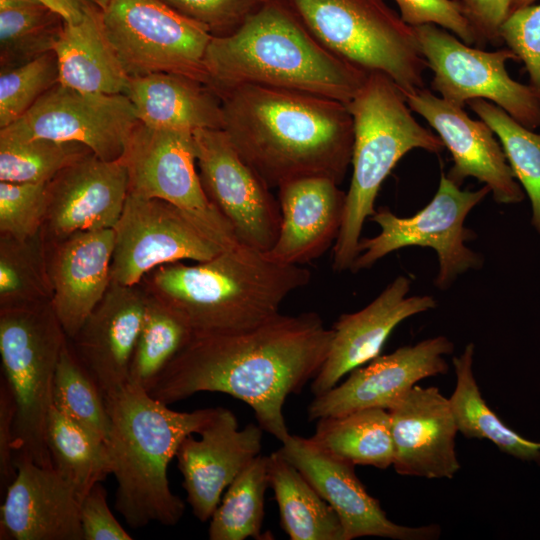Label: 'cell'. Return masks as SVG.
<instances>
[{"label": "cell", "instance_id": "cell-1", "mask_svg": "<svg viewBox=\"0 0 540 540\" xmlns=\"http://www.w3.org/2000/svg\"><path fill=\"white\" fill-rule=\"evenodd\" d=\"M332 336L315 312L279 313L250 330L192 336L148 393L167 405L199 392L231 395L282 443L290 435L285 401L318 374Z\"/></svg>", "mask_w": 540, "mask_h": 540}, {"label": "cell", "instance_id": "cell-2", "mask_svg": "<svg viewBox=\"0 0 540 540\" xmlns=\"http://www.w3.org/2000/svg\"><path fill=\"white\" fill-rule=\"evenodd\" d=\"M219 96L221 130L268 187L311 176L342 183L354 142L347 104L257 85L237 86Z\"/></svg>", "mask_w": 540, "mask_h": 540}, {"label": "cell", "instance_id": "cell-3", "mask_svg": "<svg viewBox=\"0 0 540 540\" xmlns=\"http://www.w3.org/2000/svg\"><path fill=\"white\" fill-rule=\"evenodd\" d=\"M204 65L217 94L241 85L298 91L348 104L369 73L306 29L284 0H265L236 31L213 37Z\"/></svg>", "mask_w": 540, "mask_h": 540}, {"label": "cell", "instance_id": "cell-4", "mask_svg": "<svg viewBox=\"0 0 540 540\" xmlns=\"http://www.w3.org/2000/svg\"><path fill=\"white\" fill-rule=\"evenodd\" d=\"M310 271L278 262L243 244L215 257L159 266L140 282L175 311L193 336L253 329L280 313L283 301L306 286Z\"/></svg>", "mask_w": 540, "mask_h": 540}, {"label": "cell", "instance_id": "cell-5", "mask_svg": "<svg viewBox=\"0 0 540 540\" xmlns=\"http://www.w3.org/2000/svg\"><path fill=\"white\" fill-rule=\"evenodd\" d=\"M110 416L107 447L117 482L115 509L133 529L177 524L184 502L169 486L167 468L182 441L199 433L219 407L178 412L129 382L105 399Z\"/></svg>", "mask_w": 540, "mask_h": 540}, {"label": "cell", "instance_id": "cell-6", "mask_svg": "<svg viewBox=\"0 0 540 540\" xmlns=\"http://www.w3.org/2000/svg\"><path fill=\"white\" fill-rule=\"evenodd\" d=\"M347 106L354 125L352 178L333 246L335 272L351 269L364 222L376 212L379 189L399 160L413 149L439 153L445 148L438 135L413 117L403 91L382 73H369Z\"/></svg>", "mask_w": 540, "mask_h": 540}, {"label": "cell", "instance_id": "cell-7", "mask_svg": "<svg viewBox=\"0 0 540 540\" xmlns=\"http://www.w3.org/2000/svg\"><path fill=\"white\" fill-rule=\"evenodd\" d=\"M327 50L367 73L388 76L404 94L425 88L427 63L414 28L385 0H284Z\"/></svg>", "mask_w": 540, "mask_h": 540}, {"label": "cell", "instance_id": "cell-8", "mask_svg": "<svg viewBox=\"0 0 540 540\" xmlns=\"http://www.w3.org/2000/svg\"><path fill=\"white\" fill-rule=\"evenodd\" d=\"M68 341L51 302L0 310V355L15 403L14 456L53 467L46 444L53 382Z\"/></svg>", "mask_w": 540, "mask_h": 540}, {"label": "cell", "instance_id": "cell-9", "mask_svg": "<svg viewBox=\"0 0 540 540\" xmlns=\"http://www.w3.org/2000/svg\"><path fill=\"white\" fill-rule=\"evenodd\" d=\"M101 19L130 78L172 73L209 85L204 56L212 35L162 0H112Z\"/></svg>", "mask_w": 540, "mask_h": 540}, {"label": "cell", "instance_id": "cell-10", "mask_svg": "<svg viewBox=\"0 0 540 540\" xmlns=\"http://www.w3.org/2000/svg\"><path fill=\"white\" fill-rule=\"evenodd\" d=\"M489 193L486 185L476 191L461 190L442 172L436 194L415 215L403 218L380 208L370 217L380 226V233L360 239L358 255L350 270L370 268L387 254L404 247H430L439 260L435 285L448 288L459 274L482 264L481 257L465 245L473 233L464 226V221Z\"/></svg>", "mask_w": 540, "mask_h": 540}, {"label": "cell", "instance_id": "cell-11", "mask_svg": "<svg viewBox=\"0 0 540 540\" xmlns=\"http://www.w3.org/2000/svg\"><path fill=\"white\" fill-rule=\"evenodd\" d=\"M121 158L128 171L130 194L176 206L224 248L239 244L231 225L203 189L193 131L139 122Z\"/></svg>", "mask_w": 540, "mask_h": 540}, {"label": "cell", "instance_id": "cell-12", "mask_svg": "<svg viewBox=\"0 0 540 540\" xmlns=\"http://www.w3.org/2000/svg\"><path fill=\"white\" fill-rule=\"evenodd\" d=\"M427 67L433 72L431 87L440 97L460 107L475 99L499 106L529 129L540 127V102L529 85L510 77L509 49L484 51L464 43L447 30L426 24L413 27Z\"/></svg>", "mask_w": 540, "mask_h": 540}, {"label": "cell", "instance_id": "cell-13", "mask_svg": "<svg viewBox=\"0 0 540 540\" xmlns=\"http://www.w3.org/2000/svg\"><path fill=\"white\" fill-rule=\"evenodd\" d=\"M113 230L111 282L121 285H137L159 266L206 261L226 249L176 206L130 193Z\"/></svg>", "mask_w": 540, "mask_h": 540}, {"label": "cell", "instance_id": "cell-14", "mask_svg": "<svg viewBox=\"0 0 540 540\" xmlns=\"http://www.w3.org/2000/svg\"><path fill=\"white\" fill-rule=\"evenodd\" d=\"M139 123L126 94H96L57 83L0 137L78 142L106 161L120 159Z\"/></svg>", "mask_w": 540, "mask_h": 540}, {"label": "cell", "instance_id": "cell-15", "mask_svg": "<svg viewBox=\"0 0 540 540\" xmlns=\"http://www.w3.org/2000/svg\"><path fill=\"white\" fill-rule=\"evenodd\" d=\"M203 189L231 225L237 241L267 253L281 225L279 201L240 157L221 129L193 131Z\"/></svg>", "mask_w": 540, "mask_h": 540}, {"label": "cell", "instance_id": "cell-16", "mask_svg": "<svg viewBox=\"0 0 540 540\" xmlns=\"http://www.w3.org/2000/svg\"><path fill=\"white\" fill-rule=\"evenodd\" d=\"M453 350L452 341L436 336L379 355L351 371L341 384L315 396L307 408L308 420L369 408L389 410L420 380L448 372L444 356Z\"/></svg>", "mask_w": 540, "mask_h": 540}, {"label": "cell", "instance_id": "cell-17", "mask_svg": "<svg viewBox=\"0 0 540 540\" xmlns=\"http://www.w3.org/2000/svg\"><path fill=\"white\" fill-rule=\"evenodd\" d=\"M312 484L339 516L344 540L375 536L395 540H432L438 525L409 527L391 521L355 474V465L330 456L309 438L289 435L277 450Z\"/></svg>", "mask_w": 540, "mask_h": 540}, {"label": "cell", "instance_id": "cell-18", "mask_svg": "<svg viewBox=\"0 0 540 540\" xmlns=\"http://www.w3.org/2000/svg\"><path fill=\"white\" fill-rule=\"evenodd\" d=\"M263 429L250 423L240 429L235 414L219 407L195 439L188 435L176 454L187 502L201 522L211 519L223 492L262 450Z\"/></svg>", "mask_w": 540, "mask_h": 540}, {"label": "cell", "instance_id": "cell-19", "mask_svg": "<svg viewBox=\"0 0 540 540\" xmlns=\"http://www.w3.org/2000/svg\"><path fill=\"white\" fill-rule=\"evenodd\" d=\"M128 194L129 177L122 158L106 161L93 152L80 158L47 183L46 241L79 231L113 229Z\"/></svg>", "mask_w": 540, "mask_h": 540}, {"label": "cell", "instance_id": "cell-20", "mask_svg": "<svg viewBox=\"0 0 540 540\" xmlns=\"http://www.w3.org/2000/svg\"><path fill=\"white\" fill-rule=\"evenodd\" d=\"M410 109L422 116L450 151L453 166L447 177L460 186L467 177L484 183L496 202L513 204L524 194L516 182L493 130L457 106L423 88L405 94Z\"/></svg>", "mask_w": 540, "mask_h": 540}, {"label": "cell", "instance_id": "cell-21", "mask_svg": "<svg viewBox=\"0 0 540 540\" xmlns=\"http://www.w3.org/2000/svg\"><path fill=\"white\" fill-rule=\"evenodd\" d=\"M0 513L1 540H84L80 500L54 470L15 455Z\"/></svg>", "mask_w": 540, "mask_h": 540}, {"label": "cell", "instance_id": "cell-22", "mask_svg": "<svg viewBox=\"0 0 540 540\" xmlns=\"http://www.w3.org/2000/svg\"><path fill=\"white\" fill-rule=\"evenodd\" d=\"M146 291L111 282L104 297L70 339L104 400L130 382V364L142 326Z\"/></svg>", "mask_w": 540, "mask_h": 540}, {"label": "cell", "instance_id": "cell-23", "mask_svg": "<svg viewBox=\"0 0 540 540\" xmlns=\"http://www.w3.org/2000/svg\"><path fill=\"white\" fill-rule=\"evenodd\" d=\"M410 283L409 278L398 276L365 308L339 317L332 327L326 360L311 382L314 396L325 393L343 376L379 356L402 321L436 307L432 296L407 297Z\"/></svg>", "mask_w": 540, "mask_h": 540}, {"label": "cell", "instance_id": "cell-24", "mask_svg": "<svg viewBox=\"0 0 540 540\" xmlns=\"http://www.w3.org/2000/svg\"><path fill=\"white\" fill-rule=\"evenodd\" d=\"M388 411L395 471L427 479L453 478L460 469L455 444L459 431L439 389L415 385Z\"/></svg>", "mask_w": 540, "mask_h": 540}, {"label": "cell", "instance_id": "cell-25", "mask_svg": "<svg viewBox=\"0 0 540 540\" xmlns=\"http://www.w3.org/2000/svg\"><path fill=\"white\" fill-rule=\"evenodd\" d=\"M113 250V229L79 231L47 242L51 305L68 339L107 292Z\"/></svg>", "mask_w": 540, "mask_h": 540}, {"label": "cell", "instance_id": "cell-26", "mask_svg": "<svg viewBox=\"0 0 540 540\" xmlns=\"http://www.w3.org/2000/svg\"><path fill=\"white\" fill-rule=\"evenodd\" d=\"M278 190L280 231L267 255L281 263L303 265L334 246L346 201L339 184L311 176L286 182Z\"/></svg>", "mask_w": 540, "mask_h": 540}, {"label": "cell", "instance_id": "cell-27", "mask_svg": "<svg viewBox=\"0 0 540 540\" xmlns=\"http://www.w3.org/2000/svg\"><path fill=\"white\" fill-rule=\"evenodd\" d=\"M126 95L139 122L147 126L191 131L222 128L220 96L190 77L154 73L130 78Z\"/></svg>", "mask_w": 540, "mask_h": 540}, {"label": "cell", "instance_id": "cell-28", "mask_svg": "<svg viewBox=\"0 0 540 540\" xmlns=\"http://www.w3.org/2000/svg\"><path fill=\"white\" fill-rule=\"evenodd\" d=\"M53 51L59 83L88 93L126 94L130 77L106 38L101 9L91 1L80 22H65Z\"/></svg>", "mask_w": 540, "mask_h": 540}, {"label": "cell", "instance_id": "cell-29", "mask_svg": "<svg viewBox=\"0 0 540 540\" xmlns=\"http://www.w3.org/2000/svg\"><path fill=\"white\" fill-rule=\"evenodd\" d=\"M268 479L281 527L291 540H344L335 510L278 451L268 455Z\"/></svg>", "mask_w": 540, "mask_h": 540}, {"label": "cell", "instance_id": "cell-30", "mask_svg": "<svg viewBox=\"0 0 540 540\" xmlns=\"http://www.w3.org/2000/svg\"><path fill=\"white\" fill-rule=\"evenodd\" d=\"M309 439L330 456L355 466L386 469L393 465L391 421L386 409L369 408L320 418Z\"/></svg>", "mask_w": 540, "mask_h": 540}, {"label": "cell", "instance_id": "cell-31", "mask_svg": "<svg viewBox=\"0 0 540 540\" xmlns=\"http://www.w3.org/2000/svg\"><path fill=\"white\" fill-rule=\"evenodd\" d=\"M474 344L453 358L455 389L448 398L458 431L466 438L486 439L506 454L540 464V444L530 441L502 422L487 405L473 373Z\"/></svg>", "mask_w": 540, "mask_h": 540}, {"label": "cell", "instance_id": "cell-32", "mask_svg": "<svg viewBox=\"0 0 540 540\" xmlns=\"http://www.w3.org/2000/svg\"><path fill=\"white\" fill-rule=\"evenodd\" d=\"M46 444L54 470L72 487L80 502L111 474L107 443L54 405L46 423Z\"/></svg>", "mask_w": 540, "mask_h": 540}, {"label": "cell", "instance_id": "cell-33", "mask_svg": "<svg viewBox=\"0 0 540 540\" xmlns=\"http://www.w3.org/2000/svg\"><path fill=\"white\" fill-rule=\"evenodd\" d=\"M65 20L38 0H0V70L53 51Z\"/></svg>", "mask_w": 540, "mask_h": 540}, {"label": "cell", "instance_id": "cell-34", "mask_svg": "<svg viewBox=\"0 0 540 540\" xmlns=\"http://www.w3.org/2000/svg\"><path fill=\"white\" fill-rule=\"evenodd\" d=\"M51 299L43 229L21 240L0 235V310L37 306Z\"/></svg>", "mask_w": 540, "mask_h": 540}, {"label": "cell", "instance_id": "cell-35", "mask_svg": "<svg viewBox=\"0 0 540 540\" xmlns=\"http://www.w3.org/2000/svg\"><path fill=\"white\" fill-rule=\"evenodd\" d=\"M192 336L189 326L175 311L146 291L143 322L130 364V382L148 392Z\"/></svg>", "mask_w": 540, "mask_h": 540}, {"label": "cell", "instance_id": "cell-36", "mask_svg": "<svg viewBox=\"0 0 540 540\" xmlns=\"http://www.w3.org/2000/svg\"><path fill=\"white\" fill-rule=\"evenodd\" d=\"M268 455H258L227 487L209 525L211 540L263 539Z\"/></svg>", "mask_w": 540, "mask_h": 540}, {"label": "cell", "instance_id": "cell-37", "mask_svg": "<svg viewBox=\"0 0 540 540\" xmlns=\"http://www.w3.org/2000/svg\"><path fill=\"white\" fill-rule=\"evenodd\" d=\"M467 105L498 138L515 178L528 194L532 223L540 233V134L523 126L490 101L475 99Z\"/></svg>", "mask_w": 540, "mask_h": 540}, {"label": "cell", "instance_id": "cell-38", "mask_svg": "<svg viewBox=\"0 0 540 540\" xmlns=\"http://www.w3.org/2000/svg\"><path fill=\"white\" fill-rule=\"evenodd\" d=\"M52 405L107 443L111 423L104 397L68 341L58 361Z\"/></svg>", "mask_w": 540, "mask_h": 540}, {"label": "cell", "instance_id": "cell-39", "mask_svg": "<svg viewBox=\"0 0 540 540\" xmlns=\"http://www.w3.org/2000/svg\"><path fill=\"white\" fill-rule=\"evenodd\" d=\"M90 153L87 146L78 142L0 137V181L47 184L64 168Z\"/></svg>", "mask_w": 540, "mask_h": 540}, {"label": "cell", "instance_id": "cell-40", "mask_svg": "<svg viewBox=\"0 0 540 540\" xmlns=\"http://www.w3.org/2000/svg\"><path fill=\"white\" fill-rule=\"evenodd\" d=\"M58 82L54 51L21 66L0 70V129L21 118Z\"/></svg>", "mask_w": 540, "mask_h": 540}, {"label": "cell", "instance_id": "cell-41", "mask_svg": "<svg viewBox=\"0 0 540 540\" xmlns=\"http://www.w3.org/2000/svg\"><path fill=\"white\" fill-rule=\"evenodd\" d=\"M47 184L0 181V235L26 239L43 229Z\"/></svg>", "mask_w": 540, "mask_h": 540}, {"label": "cell", "instance_id": "cell-42", "mask_svg": "<svg viewBox=\"0 0 540 540\" xmlns=\"http://www.w3.org/2000/svg\"><path fill=\"white\" fill-rule=\"evenodd\" d=\"M500 37L524 63L529 86L540 102V4L511 12L500 28Z\"/></svg>", "mask_w": 540, "mask_h": 540}, {"label": "cell", "instance_id": "cell-43", "mask_svg": "<svg viewBox=\"0 0 540 540\" xmlns=\"http://www.w3.org/2000/svg\"><path fill=\"white\" fill-rule=\"evenodd\" d=\"M172 9L203 26L213 37L236 31L265 0H162Z\"/></svg>", "mask_w": 540, "mask_h": 540}, {"label": "cell", "instance_id": "cell-44", "mask_svg": "<svg viewBox=\"0 0 540 540\" xmlns=\"http://www.w3.org/2000/svg\"><path fill=\"white\" fill-rule=\"evenodd\" d=\"M409 26L433 24L449 30L468 45H477L476 33L458 0H394Z\"/></svg>", "mask_w": 540, "mask_h": 540}, {"label": "cell", "instance_id": "cell-45", "mask_svg": "<svg viewBox=\"0 0 540 540\" xmlns=\"http://www.w3.org/2000/svg\"><path fill=\"white\" fill-rule=\"evenodd\" d=\"M80 522L84 540H131L111 512L101 482L95 484L80 504Z\"/></svg>", "mask_w": 540, "mask_h": 540}, {"label": "cell", "instance_id": "cell-46", "mask_svg": "<svg viewBox=\"0 0 540 540\" xmlns=\"http://www.w3.org/2000/svg\"><path fill=\"white\" fill-rule=\"evenodd\" d=\"M461 4L476 33L479 48L485 44H503L500 28L510 14L511 0H461Z\"/></svg>", "mask_w": 540, "mask_h": 540}, {"label": "cell", "instance_id": "cell-47", "mask_svg": "<svg viewBox=\"0 0 540 540\" xmlns=\"http://www.w3.org/2000/svg\"><path fill=\"white\" fill-rule=\"evenodd\" d=\"M16 403L9 383L0 382V487L5 492L16 476L14 463V424Z\"/></svg>", "mask_w": 540, "mask_h": 540}, {"label": "cell", "instance_id": "cell-48", "mask_svg": "<svg viewBox=\"0 0 540 540\" xmlns=\"http://www.w3.org/2000/svg\"><path fill=\"white\" fill-rule=\"evenodd\" d=\"M41 3L45 4L59 15L67 23H78L80 22L86 12V8L89 0H38Z\"/></svg>", "mask_w": 540, "mask_h": 540}, {"label": "cell", "instance_id": "cell-49", "mask_svg": "<svg viewBox=\"0 0 540 540\" xmlns=\"http://www.w3.org/2000/svg\"><path fill=\"white\" fill-rule=\"evenodd\" d=\"M535 1L536 0H511L510 13L519 8L531 5Z\"/></svg>", "mask_w": 540, "mask_h": 540}, {"label": "cell", "instance_id": "cell-50", "mask_svg": "<svg viewBox=\"0 0 540 540\" xmlns=\"http://www.w3.org/2000/svg\"><path fill=\"white\" fill-rule=\"evenodd\" d=\"M97 5L101 10L105 9L112 0H89Z\"/></svg>", "mask_w": 540, "mask_h": 540}, {"label": "cell", "instance_id": "cell-51", "mask_svg": "<svg viewBox=\"0 0 540 540\" xmlns=\"http://www.w3.org/2000/svg\"><path fill=\"white\" fill-rule=\"evenodd\" d=\"M540 444V443H539Z\"/></svg>", "mask_w": 540, "mask_h": 540}]
</instances>
